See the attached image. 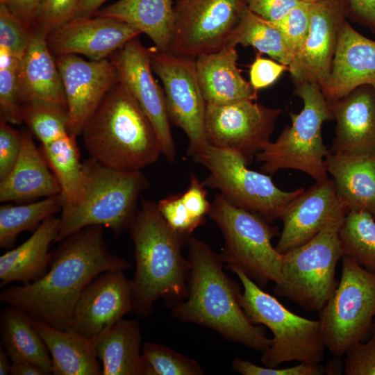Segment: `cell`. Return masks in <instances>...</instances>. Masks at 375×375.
I'll use <instances>...</instances> for the list:
<instances>
[{
	"instance_id": "1",
	"label": "cell",
	"mask_w": 375,
	"mask_h": 375,
	"mask_svg": "<svg viewBox=\"0 0 375 375\" xmlns=\"http://www.w3.org/2000/svg\"><path fill=\"white\" fill-rule=\"evenodd\" d=\"M131 267L126 259L110 252L103 226H88L64 239L52 251L42 277L26 285L3 287L0 301L21 308L36 321L68 331L86 286L105 271Z\"/></svg>"
},
{
	"instance_id": "2",
	"label": "cell",
	"mask_w": 375,
	"mask_h": 375,
	"mask_svg": "<svg viewBox=\"0 0 375 375\" xmlns=\"http://www.w3.org/2000/svg\"><path fill=\"white\" fill-rule=\"evenodd\" d=\"M188 295L172 307L176 319L217 331L225 338L251 349L264 351L272 344L264 331L243 310L240 290L223 270L219 254L203 241L190 237Z\"/></svg>"
},
{
	"instance_id": "3",
	"label": "cell",
	"mask_w": 375,
	"mask_h": 375,
	"mask_svg": "<svg viewBox=\"0 0 375 375\" xmlns=\"http://www.w3.org/2000/svg\"><path fill=\"white\" fill-rule=\"evenodd\" d=\"M135 269L131 281L133 311L145 317L163 299L173 306L187 297L189 263L182 253L187 239L175 233L157 203L143 199L130 228Z\"/></svg>"
},
{
	"instance_id": "4",
	"label": "cell",
	"mask_w": 375,
	"mask_h": 375,
	"mask_svg": "<svg viewBox=\"0 0 375 375\" xmlns=\"http://www.w3.org/2000/svg\"><path fill=\"white\" fill-rule=\"evenodd\" d=\"M81 134L91 158L117 170H141L162 154L150 119L119 81L85 122Z\"/></svg>"
},
{
	"instance_id": "5",
	"label": "cell",
	"mask_w": 375,
	"mask_h": 375,
	"mask_svg": "<svg viewBox=\"0 0 375 375\" xmlns=\"http://www.w3.org/2000/svg\"><path fill=\"white\" fill-rule=\"evenodd\" d=\"M84 185L78 201L62 206L54 243L90 226L110 228L116 235L130 228L138 211V200L149 181L138 171H120L94 159L83 162Z\"/></svg>"
},
{
	"instance_id": "6",
	"label": "cell",
	"mask_w": 375,
	"mask_h": 375,
	"mask_svg": "<svg viewBox=\"0 0 375 375\" xmlns=\"http://www.w3.org/2000/svg\"><path fill=\"white\" fill-rule=\"evenodd\" d=\"M294 94L303 103L301 111L290 112L291 126H287L275 142H269L256 156L263 173L272 175L280 169L303 172L316 182L328 179L325 158L329 151L324 144L322 128L333 119L331 104L319 85L303 82L295 85Z\"/></svg>"
},
{
	"instance_id": "7",
	"label": "cell",
	"mask_w": 375,
	"mask_h": 375,
	"mask_svg": "<svg viewBox=\"0 0 375 375\" xmlns=\"http://www.w3.org/2000/svg\"><path fill=\"white\" fill-rule=\"evenodd\" d=\"M226 268L241 281L243 292L240 301L249 320L265 325L273 333L271 345L262 351V363L270 367L291 361L320 363L326 347L319 319H309L291 312L240 269Z\"/></svg>"
},
{
	"instance_id": "8",
	"label": "cell",
	"mask_w": 375,
	"mask_h": 375,
	"mask_svg": "<svg viewBox=\"0 0 375 375\" xmlns=\"http://www.w3.org/2000/svg\"><path fill=\"white\" fill-rule=\"evenodd\" d=\"M208 215L224 237L219 254L223 262L240 269L262 288L280 280L283 255L272 244L279 235L277 227L259 215L233 205L220 194L212 200Z\"/></svg>"
},
{
	"instance_id": "9",
	"label": "cell",
	"mask_w": 375,
	"mask_h": 375,
	"mask_svg": "<svg viewBox=\"0 0 375 375\" xmlns=\"http://www.w3.org/2000/svg\"><path fill=\"white\" fill-rule=\"evenodd\" d=\"M339 217L308 242L282 254L280 280L274 291L308 311H320L333 295L338 282L335 269L344 252Z\"/></svg>"
},
{
	"instance_id": "10",
	"label": "cell",
	"mask_w": 375,
	"mask_h": 375,
	"mask_svg": "<svg viewBox=\"0 0 375 375\" xmlns=\"http://www.w3.org/2000/svg\"><path fill=\"white\" fill-rule=\"evenodd\" d=\"M206 167V187L219 190L233 205L256 213L270 224L280 219L288 205L305 189L286 192L278 188L263 172L247 168L239 154L208 144L192 157Z\"/></svg>"
},
{
	"instance_id": "11",
	"label": "cell",
	"mask_w": 375,
	"mask_h": 375,
	"mask_svg": "<svg viewBox=\"0 0 375 375\" xmlns=\"http://www.w3.org/2000/svg\"><path fill=\"white\" fill-rule=\"evenodd\" d=\"M341 260L340 282L318 319L325 347L338 357L363 340L375 317V274L349 256Z\"/></svg>"
},
{
	"instance_id": "12",
	"label": "cell",
	"mask_w": 375,
	"mask_h": 375,
	"mask_svg": "<svg viewBox=\"0 0 375 375\" xmlns=\"http://www.w3.org/2000/svg\"><path fill=\"white\" fill-rule=\"evenodd\" d=\"M151 65L160 78L170 122L189 140L188 156L208 146L205 132L206 103L197 76L195 58L159 51L151 47Z\"/></svg>"
},
{
	"instance_id": "13",
	"label": "cell",
	"mask_w": 375,
	"mask_h": 375,
	"mask_svg": "<svg viewBox=\"0 0 375 375\" xmlns=\"http://www.w3.org/2000/svg\"><path fill=\"white\" fill-rule=\"evenodd\" d=\"M246 7L247 0H176L168 52L196 58L220 50Z\"/></svg>"
},
{
	"instance_id": "14",
	"label": "cell",
	"mask_w": 375,
	"mask_h": 375,
	"mask_svg": "<svg viewBox=\"0 0 375 375\" xmlns=\"http://www.w3.org/2000/svg\"><path fill=\"white\" fill-rule=\"evenodd\" d=\"M281 111L253 100L206 104L205 132L208 143L239 154L249 165L270 142Z\"/></svg>"
},
{
	"instance_id": "15",
	"label": "cell",
	"mask_w": 375,
	"mask_h": 375,
	"mask_svg": "<svg viewBox=\"0 0 375 375\" xmlns=\"http://www.w3.org/2000/svg\"><path fill=\"white\" fill-rule=\"evenodd\" d=\"M151 47H144L136 37L115 51L109 58L121 83L136 99L153 124L160 140L162 155L169 162L176 158L163 89L153 76Z\"/></svg>"
},
{
	"instance_id": "16",
	"label": "cell",
	"mask_w": 375,
	"mask_h": 375,
	"mask_svg": "<svg viewBox=\"0 0 375 375\" xmlns=\"http://www.w3.org/2000/svg\"><path fill=\"white\" fill-rule=\"evenodd\" d=\"M349 16V0H322L310 6L308 35L289 66L294 84L327 81L341 26Z\"/></svg>"
},
{
	"instance_id": "17",
	"label": "cell",
	"mask_w": 375,
	"mask_h": 375,
	"mask_svg": "<svg viewBox=\"0 0 375 375\" xmlns=\"http://www.w3.org/2000/svg\"><path fill=\"white\" fill-rule=\"evenodd\" d=\"M64 88L68 129L77 136L108 91L118 82L110 58L86 60L78 55L54 57Z\"/></svg>"
},
{
	"instance_id": "18",
	"label": "cell",
	"mask_w": 375,
	"mask_h": 375,
	"mask_svg": "<svg viewBox=\"0 0 375 375\" xmlns=\"http://www.w3.org/2000/svg\"><path fill=\"white\" fill-rule=\"evenodd\" d=\"M124 272L105 271L86 286L74 308L68 331L92 340L133 311L131 281Z\"/></svg>"
},
{
	"instance_id": "19",
	"label": "cell",
	"mask_w": 375,
	"mask_h": 375,
	"mask_svg": "<svg viewBox=\"0 0 375 375\" xmlns=\"http://www.w3.org/2000/svg\"><path fill=\"white\" fill-rule=\"evenodd\" d=\"M333 178L316 182L293 199L280 219L283 226L276 249L281 254L308 242L335 219L346 215Z\"/></svg>"
},
{
	"instance_id": "20",
	"label": "cell",
	"mask_w": 375,
	"mask_h": 375,
	"mask_svg": "<svg viewBox=\"0 0 375 375\" xmlns=\"http://www.w3.org/2000/svg\"><path fill=\"white\" fill-rule=\"evenodd\" d=\"M140 31L117 19L92 16L71 20L47 35L51 54L83 55L90 60L109 58Z\"/></svg>"
},
{
	"instance_id": "21",
	"label": "cell",
	"mask_w": 375,
	"mask_h": 375,
	"mask_svg": "<svg viewBox=\"0 0 375 375\" xmlns=\"http://www.w3.org/2000/svg\"><path fill=\"white\" fill-rule=\"evenodd\" d=\"M362 85L375 90V40L345 21L339 32L329 76L321 89L331 103Z\"/></svg>"
},
{
	"instance_id": "22",
	"label": "cell",
	"mask_w": 375,
	"mask_h": 375,
	"mask_svg": "<svg viewBox=\"0 0 375 375\" xmlns=\"http://www.w3.org/2000/svg\"><path fill=\"white\" fill-rule=\"evenodd\" d=\"M330 104L336 127L329 153L375 154V90L362 85Z\"/></svg>"
},
{
	"instance_id": "23",
	"label": "cell",
	"mask_w": 375,
	"mask_h": 375,
	"mask_svg": "<svg viewBox=\"0 0 375 375\" xmlns=\"http://www.w3.org/2000/svg\"><path fill=\"white\" fill-rule=\"evenodd\" d=\"M236 45L227 42L220 50L195 58L198 82L206 104L254 100L257 91L238 67Z\"/></svg>"
},
{
	"instance_id": "24",
	"label": "cell",
	"mask_w": 375,
	"mask_h": 375,
	"mask_svg": "<svg viewBox=\"0 0 375 375\" xmlns=\"http://www.w3.org/2000/svg\"><path fill=\"white\" fill-rule=\"evenodd\" d=\"M19 156L10 172L0 180V201H28L61 194V187L30 133L20 131Z\"/></svg>"
},
{
	"instance_id": "25",
	"label": "cell",
	"mask_w": 375,
	"mask_h": 375,
	"mask_svg": "<svg viewBox=\"0 0 375 375\" xmlns=\"http://www.w3.org/2000/svg\"><path fill=\"white\" fill-rule=\"evenodd\" d=\"M47 34L33 28L29 45L17 68V87L22 104L44 101L67 107L62 78L47 44Z\"/></svg>"
},
{
	"instance_id": "26",
	"label": "cell",
	"mask_w": 375,
	"mask_h": 375,
	"mask_svg": "<svg viewBox=\"0 0 375 375\" xmlns=\"http://www.w3.org/2000/svg\"><path fill=\"white\" fill-rule=\"evenodd\" d=\"M325 167L349 211H365L375 219V154L331 153Z\"/></svg>"
},
{
	"instance_id": "27",
	"label": "cell",
	"mask_w": 375,
	"mask_h": 375,
	"mask_svg": "<svg viewBox=\"0 0 375 375\" xmlns=\"http://www.w3.org/2000/svg\"><path fill=\"white\" fill-rule=\"evenodd\" d=\"M60 222L55 215L46 219L27 240L1 256V288L13 282L31 283L47 273L52 256L49 246L58 236Z\"/></svg>"
},
{
	"instance_id": "28",
	"label": "cell",
	"mask_w": 375,
	"mask_h": 375,
	"mask_svg": "<svg viewBox=\"0 0 375 375\" xmlns=\"http://www.w3.org/2000/svg\"><path fill=\"white\" fill-rule=\"evenodd\" d=\"M94 15L124 22L146 34L159 51H169L174 27L172 0H119Z\"/></svg>"
},
{
	"instance_id": "29",
	"label": "cell",
	"mask_w": 375,
	"mask_h": 375,
	"mask_svg": "<svg viewBox=\"0 0 375 375\" xmlns=\"http://www.w3.org/2000/svg\"><path fill=\"white\" fill-rule=\"evenodd\" d=\"M92 342L102 375H143L142 333L136 320L122 318Z\"/></svg>"
},
{
	"instance_id": "30",
	"label": "cell",
	"mask_w": 375,
	"mask_h": 375,
	"mask_svg": "<svg viewBox=\"0 0 375 375\" xmlns=\"http://www.w3.org/2000/svg\"><path fill=\"white\" fill-rule=\"evenodd\" d=\"M52 360L54 375H102L91 340L34 319Z\"/></svg>"
},
{
	"instance_id": "31",
	"label": "cell",
	"mask_w": 375,
	"mask_h": 375,
	"mask_svg": "<svg viewBox=\"0 0 375 375\" xmlns=\"http://www.w3.org/2000/svg\"><path fill=\"white\" fill-rule=\"evenodd\" d=\"M33 321L24 310L7 305L0 315L1 344L12 362H34L52 374L51 356Z\"/></svg>"
},
{
	"instance_id": "32",
	"label": "cell",
	"mask_w": 375,
	"mask_h": 375,
	"mask_svg": "<svg viewBox=\"0 0 375 375\" xmlns=\"http://www.w3.org/2000/svg\"><path fill=\"white\" fill-rule=\"evenodd\" d=\"M76 138L69 133L50 143L41 144L40 149L60 183L62 206L78 201L83 190V162Z\"/></svg>"
},
{
	"instance_id": "33",
	"label": "cell",
	"mask_w": 375,
	"mask_h": 375,
	"mask_svg": "<svg viewBox=\"0 0 375 375\" xmlns=\"http://www.w3.org/2000/svg\"><path fill=\"white\" fill-rule=\"evenodd\" d=\"M227 42L252 47L277 62L290 66L292 58L279 27L251 11L247 6Z\"/></svg>"
},
{
	"instance_id": "34",
	"label": "cell",
	"mask_w": 375,
	"mask_h": 375,
	"mask_svg": "<svg viewBox=\"0 0 375 375\" xmlns=\"http://www.w3.org/2000/svg\"><path fill=\"white\" fill-rule=\"evenodd\" d=\"M61 194L24 205L0 207V247L10 249L19 234L35 231L46 219L62 210Z\"/></svg>"
},
{
	"instance_id": "35",
	"label": "cell",
	"mask_w": 375,
	"mask_h": 375,
	"mask_svg": "<svg viewBox=\"0 0 375 375\" xmlns=\"http://www.w3.org/2000/svg\"><path fill=\"white\" fill-rule=\"evenodd\" d=\"M344 255L375 274V219L365 211L347 212L339 231Z\"/></svg>"
},
{
	"instance_id": "36",
	"label": "cell",
	"mask_w": 375,
	"mask_h": 375,
	"mask_svg": "<svg viewBox=\"0 0 375 375\" xmlns=\"http://www.w3.org/2000/svg\"><path fill=\"white\" fill-rule=\"evenodd\" d=\"M22 120L41 144H47L69 133L66 106L58 103L31 101L22 105Z\"/></svg>"
},
{
	"instance_id": "37",
	"label": "cell",
	"mask_w": 375,
	"mask_h": 375,
	"mask_svg": "<svg viewBox=\"0 0 375 375\" xmlns=\"http://www.w3.org/2000/svg\"><path fill=\"white\" fill-rule=\"evenodd\" d=\"M143 375H202L194 360L159 344L145 342L142 347Z\"/></svg>"
},
{
	"instance_id": "38",
	"label": "cell",
	"mask_w": 375,
	"mask_h": 375,
	"mask_svg": "<svg viewBox=\"0 0 375 375\" xmlns=\"http://www.w3.org/2000/svg\"><path fill=\"white\" fill-rule=\"evenodd\" d=\"M20 60L0 52V118L12 124L22 123L17 76Z\"/></svg>"
},
{
	"instance_id": "39",
	"label": "cell",
	"mask_w": 375,
	"mask_h": 375,
	"mask_svg": "<svg viewBox=\"0 0 375 375\" xmlns=\"http://www.w3.org/2000/svg\"><path fill=\"white\" fill-rule=\"evenodd\" d=\"M33 28L28 26L3 3H0V52L22 59Z\"/></svg>"
},
{
	"instance_id": "40",
	"label": "cell",
	"mask_w": 375,
	"mask_h": 375,
	"mask_svg": "<svg viewBox=\"0 0 375 375\" xmlns=\"http://www.w3.org/2000/svg\"><path fill=\"white\" fill-rule=\"evenodd\" d=\"M310 6V3H300L275 23L283 34L292 61L300 53L308 35Z\"/></svg>"
},
{
	"instance_id": "41",
	"label": "cell",
	"mask_w": 375,
	"mask_h": 375,
	"mask_svg": "<svg viewBox=\"0 0 375 375\" xmlns=\"http://www.w3.org/2000/svg\"><path fill=\"white\" fill-rule=\"evenodd\" d=\"M80 0H40L33 28L47 35L72 20Z\"/></svg>"
},
{
	"instance_id": "42",
	"label": "cell",
	"mask_w": 375,
	"mask_h": 375,
	"mask_svg": "<svg viewBox=\"0 0 375 375\" xmlns=\"http://www.w3.org/2000/svg\"><path fill=\"white\" fill-rule=\"evenodd\" d=\"M157 206L169 226L187 240L196 228L203 224L191 214L181 194L169 195L160 199Z\"/></svg>"
},
{
	"instance_id": "43",
	"label": "cell",
	"mask_w": 375,
	"mask_h": 375,
	"mask_svg": "<svg viewBox=\"0 0 375 375\" xmlns=\"http://www.w3.org/2000/svg\"><path fill=\"white\" fill-rule=\"evenodd\" d=\"M345 355V375H375V337L357 343Z\"/></svg>"
},
{
	"instance_id": "44",
	"label": "cell",
	"mask_w": 375,
	"mask_h": 375,
	"mask_svg": "<svg viewBox=\"0 0 375 375\" xmlns=\"http://www.w3.org/2000/svg\"><path fill=\"white\" fill-rule=\"evenodd\" d=\"M232 367L235 372L243 375H322L325 374L324 367L320 363L300 362L295 366L278 368L262 367L239 358L233 360Z\"/></svg>"
},
{
	"instance_id": "45",
	"label": "cell",
	"mask_w": 375,
	"mask_h": 375,
	"mask_svg": "<svg viewBox=\"0 0 375 375\" xmlns=\"http://www.w3.org/2000/svg\"><path fill=\"white\" fill-rule=\"evenodd\" d=\"M20 131L0 118V180L12 169L21 151Z\"/></svg>"
},
{
	"instance_id": "46",
	"label": "cell",
	"mask_w": 375,
	"mask_h": 375,
	"mask_svg": "<svg viewBox=\"0 0 375 375\" xmlns=\"http://www.w3.org/2000/svg\"><path fill=\"white\" fill-rule=\"evenodd\" d=\"M289 67L257 53L250 66V83L256 91L272 85Z\"/></svg>"
},
{
	"instance_id": "47",
	"label": "cell",
	"mask_w": 375,
	"mask_h": 375,
	"mask_svg": "<svg viewBox=\"0 0 375 375\" xmlns=\"http://www.w3.org/2000/svg\"><path fill=\"white\" fill-rule=\"evenodd\" d=\"M300 3L297 0H247V6L259 17L277 23Z\"/></svg>"
},
{
	"instance_id": "48",
	"label": "cell",
	"mask_w": 375,
	"mask_h": 375,
	"mask_svg": "<svg viewBox=\"0 0 375 375\" xmlns=\"http://www.w3.org/2000/svg\"><path fill=\"white\" fill-rule=\"evenodd\" d=\"M375 33V0H349V16Z\"/></svg>"
},
{
	"instance_id": "49",
	"label": "cell",
	"mask_w": 375,
	"mask_h": 375,
	"mask_svg": "<svg viewBox=\"0 0 375 375\" xmlns=\"http://www.w3.org/2000/svg\"><path fill=\"white\" fill-rule=\"evenodd\" d=\"M40 0H0L28 26L33 28Z\"/></svg>"
},
{
	"instance_id": "50",
	"label": "cell",
	"mask_w": 375,
	"mask_h": 375,
	"mask_svg": "<svg viewBox=\"0 0 375 375\" xmlns=\"http://www.w3.org/2000/svg\"><path fill=\"white\" fill-rule=\"evenodd\" d=\"M11 375H50L40 365L27 361L12 362Z\"/></svg>"
},
{
	"instance_id": "51",
	"label": "cell",
	"mask_w": 375,
	"mask_h": 375,
	"mask_svg": "<svg viewBox=\"0 0 375 375\" xmlns=\"http://www.w3.org/2000/svg\"><path fill=\"white\" fill-rule=\"evenodd\" d=\"M107 0H80L77 11L74 19L85 18L93 16L99 10H100V7Z\"/></svg>"
},
{
	"instance_id": "52",
	"label": "cell",
	"mask_w": 375,
	"mask_h": 375,
	"mask_svg": "<svg viewBox=\"0 0 375 375\" xmlns=\"http://www.w3.org/2000/svg\"><path fill=\"white\" fill-rule=\"evenodd\" d=\"M335 358L329 360L324 367L325 374L328 375H337L344 373V362H342L341 357Z\"/></svg>"
},
{
	"instance_id": "53",
	"label": "cell",
	"mask_w": 375,
	"mask_h": 375,
	"mask_svg": "<svg viewBox=\"0 0 375 375\" xmlns=\"http://www.w3.org/2000/svg\"><path fill=\"white\" fill-rule=\"evenodd\" d=\"M2 344L0 346V375L10 374L12 362Z\"/></svg>"
},
{
	"instance_id": "54",
	"label": "cell",
	"mask_w": 375,
	"mask_h": 375,
	"mask_svg": "<svg viewBox=\"0 0 375 375\" xmlns=\"http://www.w3.org/2000/svg\"><path fill=\"white\" fill-rule=\"evenodd\" d=\"M369 333L371 334V337H375V317L372 322Z\"/></svg>"
},
{
	"instance_id": "55",
	"label": "cell",
	"mask_w": 375,
	"mask_h": 375,
	"mask_svg": "<svg viewBox=\"0 0 375 375\" xmlns=\"http://www.w3.org/2000/svg\"><path fill=\"white\" fill-rule=\"evenodd\" d=\"M297 1L301 3H315L322 0H297Z\"/></svg>"
}]
</instances>
